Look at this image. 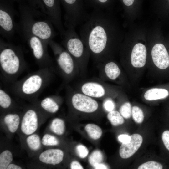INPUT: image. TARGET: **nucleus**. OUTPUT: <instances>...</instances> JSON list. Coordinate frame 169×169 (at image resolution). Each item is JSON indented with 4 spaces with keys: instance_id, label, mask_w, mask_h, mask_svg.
Wrapping results in <instances>:
<instances>
[{
    "instance_id": "24",
    "label": "nucleus",
    "mask_w": 169,
    "mask_h": 169,
    "mask_svg": "<svg viewBox=\"0 0 169 169\" xmlns=\"http://www.w3.org/2000/svg\"><path fill=\"white\" fill-rule=\"evenodd\" d=\"M49 130L58 136H61L64 133L65 129L64 121L62 119L56 117L53 119L49 125Z\"/></svg>"
},
{
    "instance_id": "8",
    "label": "nucleus",
    "mask_w": 169,
    "mask_h": 169,
    "mask_svg": "<svg viewBox=\"0 0 169 169\" xmlns=\"http://www.w3.org/2000/svg\"><path fill=\"white\" fill-rule=\"evenodd\" d=\"M10 0H0V34L8 42L17 31L18 24L15 17L17 12Z\"/></svg>"
},
{
    "instance_id": "31",
    "label": "nucleus",
    "mask_w": 169,
    "mask_h": 169,
    "mask_svg": "<svg viewBox=\"0 0 169 169\" xmlns=\"http://www.w3.org/2000/svg\"><path fill=\"white\" fill-rule=\"evenodd\" d=\"M132 115L134 121L140 124L143 121L144 115L142 110L138 107L134 106L132 109Z\"/></svg>"
},
{
    "instance_id": "40",
    "label": "nucleus",
    "mask_w": 169,
    "mask_h": 169,
    "mask_svg": "<svg viewBox=\"0 0 169 169\" xmlns=\"http://www.w3.org/2000/svg\"><path fill=\"white\" fill-rule=\"evenodd\" d=\"M96 169H107V166L105 164L101 163H99L95 166L94 167Z\"/></svg>"
},
{
    "instance_id": "36",
    "label": "nucleus",
    "mask_w": 169,
    "mask_h": 169,
    "mask_svg": "<svg viewBox=\"0 0 169 169\" xmlns=\"http://www.w3.org/2000/svg\"><path fill=\"white\" fill-rule=\"evenodd\" d=\"M162 139L165 147L169 151V130H166L163 132Z\"/></svg>"
},
{
    "instance_id": "7",
    "label": "nucleus",
    "mask_w": 169,
    "mask_h": 169,
    "mask_svg": "<svg viewBox=\"0 0 169 169\" xmlns=\"http://www.w3.org/2000/svg\"><path fill=\"white\" fill-rule=\"evenodd\" d=\"M27 3L48 16L61 36L64 29L62 20L59 0H27Z\"/></svg>"
},
{
    "instance_id": "10",
    "label": "nucleus",
    "mask_w": 169,
    "mask_h": 169,
    "mask_svg": "<svg viewBox=\"0 0 169 169\" xmlns=\"http://www.w3.org/2000/svg\"><path fill=\"white\" fill-rule=\"evenodd\" d=\"M65 87L69 103L74 110L90 114L96 112L100 108L98 102L95 99L76 91L69 84Z\"/></svg>"
},
{
    "instance_id": "33",
    "label": "nucleus",
    "mask_w": 169,
    "mask_h": 169,
    "mask_svg": "<svg viewBox=\"0 0 169 169\" xmlns=\"http://www.w3.org/2000/svg\"><path fill=\"white\" fill-rule=\"evenodd\" d=\"M162 165L160 163L153 161H150L140 165L138 169H161Z\"/></svg>"
},
{
    "instance_id": "19",
    "label": "nucleus",
    "mask_w": 169,
    "mask_h": 169,
    "mask_svg": "<svg viewBox=\"0 0 169 169\" xmlns=\"http://www.w3.org/2000/svg\"><path fill=\"white\" fill-rule=\"evenodd\" d=\"M153 63L159 68L164 69L169 66V56L165 46L161 44L154 45L151 50Z\"/></svg>"
},
{
    "instance_id": "37",
    "label": "nucleus",
    "mask_w": 169,
    "mask_h": 169,
    "mask_svg": "<svg viewBox=\"0 0 169 169\" xmlns=\"http://www.w3.org/2000/svg\"><path fill=\"white\" fill-rule=\"evenodd\" d=\"M118 138L119 141L122 143H126L130 141V136L127 135L123 134L119 135Z\"/></svg>"
},
{
    "instance_id": "13",
    "label": "nucleus",
    "mask_w": 169,
    "mask_h": 169,
    "mask_svg": "<svg viewBox=\"0 0 169 169\" xmlns=\"http://www.w3.org/2000/svg\"><path fill=\"white\" fill-rule=\"evenodd\" d=\"M72 87L76 91L94 99L105 98L109 93L108 86L99 78L83 80Z\"/></svg>"
},
{
    "instance_id": "32",
    "label": "nucleus",
    "mask_w": 169,
    "mask_h": 169,
    "mask_svg": "<svg viewBox=\"0 0 169 169\" xmlns=\"http://www.w3.org/2000/svg\"><path fill=\"white\" fill-rule=\"evenodd\" d=\"M119 112L123 117L125 119L129 118L132 115V108L129 102L124 103L120 106Z\"/></svg>"
},
{
    "instance_id": "25",
    "label": "nucleus",
    "mask_w": 169,
    "mask_h": 169,
    "mask_svg": "<svg viewBox=\"0 0 169 169\" xmlns=\"http://www.w3.org/2000/svg\"><path fill=\"white\" fill-rule=\"evenodd\" d=\"M114 0H84L87 8L105 10L112 3Z\"/></svg>"
},
{
    "instance_id": "18",
    "label": "nucleus",
    "mask_w": 169,
    "mask_h": 169,
    "mask_svg": "<svg viewBox=\"0 0 169 169\" xmlns=\"http://www.w3.org/2000/svg\"><path fill=\"white\" fill-rule=\"evenodd\" d=\"M130 136V141L126 143H122L120 148V155L123 159L128 158L132 156L140 148L143 141L142 136L139 134H133Z\"/></svg>"
},
{
    "instance_id": "29",
    "label": "nucleus",
    "mask_w": 169,
    "mask_h": 169,
    "mask_svg": "<svg viewBox=\"0 0 169 169\" xmlns=\"http://www.w3.org/2000/svg\"><path fill=\"white\" fill-rule=\"evenodd\" d=\"M107 117L111 124L114 126H117L124 123V120L123 116L119 111L113 110L109 112Z\"/></svg>"
},
{
    "instance_id": "27",
    "label": "nucleus",
    "mask_w": 169,
    "mask_h": 169,
    "mask_svg": "<svg viewBox=\"0 0 169 169\" xmlns=\"http://www.w3.org/2000/svg\"><path fill=\"white\" fill-rule=\"evenodd\" d=\"M13 159V153L10 150L6 149L2 151L0 153V169H7Z\"/></svg>"
},
{
    "instance_id": "15",
    "label": "nucleus",
    "mask_w": 169,
    "mask_h": 169,
    "mask_svg": "<svg viewBox=\"0 0 169 169\" xmlns=\"http://www.w3.org/2000/svg\"><path fill=\"white\" fill-rule=\"evenodd\" d=\"M96 64L99 78L104 81L107 79L115 80L121 74L119 67L114 62L106 60Z\"/></svg>"
},
{
    "instance_id": "14",
    "label": "nucleus",
    "mask_w": 169,
    "mask_h": 169,
    "mask_svg": "<svg viewBox=\"0 0 169 169\" xmlns=\"http://www.w3.org/2000/svg\"><path fill=\"white\" fill-rule=\"evenodd\" d=\"M22 114L18 110L2 113V125L8 134L13 135L19 131Z\"/></svg>"
},
{
    "instance_id": "26",
    "label": "nucleus",
    "mask_w": 169,
    "mask_h": 169,
    "mask_svg": "<svg viewBox=\"0 0 169 169\" xmlns=\"http://www.w3.org/2000/svg\"><path fill=\"white\" fill-rule=\"evenodd\" d=\"M41 139L43 146L47 148L57 146L59 144V139L49 132L44 133Z\"/></svg>"
},
{
    "instance_id": "11",
    "label": "nucleus",
    "mask_w": 169,
    "mask_h": 169,
    "mask_svg": "<svg viewBox=\"0 0 169 169\" xmlns=\"http://www.w3.org/2000/svg\"><path fill=\"white\" fill-rule=\"evenodd\" d=\"M59 0L65 11V26L71 25L75 28L86 20L89 13L84 0Z\"/></svg>"
},
{
    "instance_id": "5",
    "label": "nucleus",
    "mask_w": 169,
    "mask_h": 169,
    "mask_svg": "<svg viewBox=\"0 0 169 169\" xmlns=\"http://www.w3.org/2000/svg\"><path fill=\"white\" fill-rule=\"evenodd\" d=\"M66 28L62 37L61 44L76 61L79 68L80 77H86L90 55L84 42L77 33L75 27L72 25L65 26Z\"/></svg>"
},
{
    "instance_id": "38",
    "label": "nucleus",
    "mask_w": 169,
    "mask_h": 169,
    "mask_svg": "<svg viewBox=\"0 0 169 169\" xmlns=\"http://www.w3.org/2000/svg\"><path fill=\"white\" fill-rule=\"evenodd\" d=\"M70 167L71 169H83L82 166L78 161H74L70 163Z\"/></svg>"
},
{
    "instance_id": "16",
    "label": "nucleus",
    "mask_w": 169,
    "mask_h": 169,
    "mask_svg": "<svg viewBox=\"0 0 169 169\" xmlns=\"http://www.w3.org/2000/svg\"><path fill=\"white\" fill-rule=\"evenodd\" d=\"M61 101L59 95H53L47 96L40 100H36L32 103L35 104L47 116L56 113L59 110Z\"/></svg>"
},
{
    "instance_id": "20",
    "label": "nucleus",
    "mask_w": 169,
    "mask_h": 169,
    "mask_svg": "<svg viewBox=\"0 0 169 169\" xmlns=\"http://www.w3.org/2000/svg\"><path fill=\"white\" fill-rule=\"evenodd\" d=\"M146 49L144 44L139 43L133 47L131 57L132 65L136 68H141L145 64L146 58Z\"/></svg>"
},
{
    "instance_id": "34",
    "label": "nucleus",
    "mask_w": 169,
    "mask_h": 169,
    "mask_svg": "<svg viewBox=\"0 0 169 169\" xmlns=\"http://www.w3.org/2000/svg\"><path fill=\"white\" fill-rule=\"evenodd\" d=\"M77 154L81 158H85L88 155L89 150L87 148L82 145H79L76 147Z\"/></svg>"
},
{
    "instance_id": "21",
    "label": "nucleus",
    "mask_w": 169,
    "mask_h": 169,
    "mask_svg": "<svg viewBox=\"0 0 169 169\" xmlns=\"http://www.w3.org/2000/svg\"><path fill=\"white\" fill-rule=\"evenodd\" d=\"M24 143L25 148L31 156L39 153L43 146L41 138L36 133L25 136Z\"/></svg>"
},
{
    "instance_id": "39",
    "label": "nucleus",
    "mask_w": 169,
    "mask_h": 169,
    "mask_svg": "<svg viewBox=\"0 0 169 169\" xmlns=\"http://www.w3.org/2000/svg\"><path fill=\"white\" fill-rule=\"evenodd\" d=\"M22 167L20 165L12 162L8 166L7 169H22Z\"/></svg>"
},
{
    "instance_id": "4",
    "label": "nucleus",
    "mask_w": 169,
    "mask_h": 169,
    "mask_svg": "<svg viewBox=\"0 0 169 169\" xmlns=\"http://www.w3.org/2000/svg\"><path fill=\"white\" fill-rule=\"evenodd\" d=\"M27 63L22 47L0 39V78L3 82L10 85L26 69Z\"/></svg>"
},
{
    "instance_id": "3",
    "label": "nucleus",
    "mask_w": 169,
    "mask_h": 169,
    "mask_svg": "<svg viewBox=\"0 0 169 169\" xmlns=\"http://www.w3.org/2000/svg\"><path fill=\"white\" fill-rule=\"evenodd\" d=\"M55 72L54 67L39 68L10 84V91L18 97L34 102L53 80Z\"/></svg>"
},
{
    "instance_id": "2",
    "label": "nucleus",
    "mask_w": 169,
    "mask_h": 169,
    "mask_svg": "<svg viewBox=\"0 0 169 169\" xmlns=\"http://www.w3.org/2000/svg\"><path fill=\"white\" fill-rule=\"evenodd\" d=\"M18 8L19 20L17 31L21 35L37 37L49 45L58 33L48 16L26 3L19 4Z\"/></svg>"
},
{
    "instance_id": "6",
    "label": "nucleus",
    "mask_w": 169,
    "mask_h": 169,
    "mask_svg": "<svg viewBox=\"0 0 169 169\" xmlns=\"http://www.w3.org/2000/svg\"><path fill=\"white\" fill-rule=\"evenodd\" d=\"M54 55L58 72L65 85L80 77L78 66L63 46L52 40L49 44Z\"/></svg>"
},
{
    "instance_id": "9",
    "label": "nucleus",
    "mask_w": 169,
    "mask_h": 169,
    "mask_svg": "<svg viewBox=\"0 0 169 169\" xmlns=\"http://www.w3.org/2000/svg\"><path fill=\"white\" fill-rule=\"evenodd\" d=\"M26 106L22 112L19 130L24 137L36 133L47 116L33 103Z\"/></svg>"
},
{
    "instance_id": "1",
    "label": "nucleus",
    "mask_w": 169,
    "mask_h": 169,
    "mask_svg": "<svg viewBox=\"0 0 169 169\" xmlns=\"http://www.w3.org/2000/svg\"><path fill=\"white\" fill-rule=\"evenodd\" d=\"M105 10L93 9L80 25L79 36L96 64L107 60L110 44V20Z\"/></svg>"
},
{
    "instance_id": "22",
    "label": "nucleus",
    "mask_w": 169,
    "mask_h": 169,
    "mask_svg": "<svg viewBox=\"0 0 169 169\" xmlns=\"http://www.w3.org/2000/svg\"><path fill=\"white\" fill-rule=\"evenodd\" d=\"M18 106L8 93L1 87L0 88V108L2 113L17 110Z\"/></svg>"
},
{
    "instance_id": "30",
    "label": "nucleus",
    "mask_w": 169,
    "mask_h": 169,
    "mask_svg": "<svg viewBox=\"0 0 169 169\" xmlns=\"http://www.w3.org/2000/svg\"><path fill=\"white\" fill-rule=\"evenodd\" d=\"M103 158L102 152L99 150H96L90 155L88 160L90 164L94 167L97 164L101 163Z\"/></svg>"
},
{
    "instance_id": "28",
    "label": "nucleus",
    "mask_w": 169,
    "mask_h": 169,
    "mask_svg": "<svg viewBox=\"0 0 169 169\" xmlns=\"http://www.w3.org/2000/svg\"><path fill=\"white\" fill-rule=\"evenodd\" d=\"M85 130L89 136L94 140L99 139L102 134L101 128L95 124H87L85 127Z\"/></svg>"
},
{
    "instance_id": "23",
    "label": "nucleus",
    "mask_w": 169,
    "mask_h": 169,
    "mask_svg": "<svg viewBox=\"0 0 169 169\" xmlns=\"http://www.w3.org/2000/svg\"><path fill=\"white\" fill-rule=\"evenodd\" d=\"M168 95L169 92L165 89L153 88L146 91L144 97L147 100H154L165 98Z\"/></svg>"
},
{
    "instance_id": "42",
    "label": "nucleus",
    "mask_w": 169,
    "mask_h": 169,
    "mask_svg": "<svg viewBox=\"0 0 169 169\" xmlns=\"http://www.w3.org/2000/svg\"></svg>"
},
{
    "instance_id": "41",
    "label": "nucleus",
    "mask_w": 169,
    "mask_h": 169,
    "mask_svg": "<svg viewBox=\"0 0 169 169\" xmlns=\"http://www.w3.org/2000/svg\"><path fill=\"white\" fill-rule=\"evenodd\" d=\"M13 2L18 3L19 4L21 3H25L27 0H10Z\"/></svg>"
},
{
    "instance_id": "35",
    "label": "nucleus",
    "mask_w": 169,
    "mask_h": 169,
    "mask_svg": "<svg viewBox=\"0 0 169 169\" xmlns=\"http://www.w3.org/2000/svg\"><path fill=\"white\" fill-rule=\"evenodd\" d=\"M103 106L104 109L108 112L114 110L115 107V103L110 98L104 100Z\"/></svg>"
},
{
    "instance_id": "17",
    "label": "nucleus",
    "mask_w": 169,
    "mask_h": 169,
    "mask_svg": "<svg viewBox=\"0 0 169 169\" xmlns=\"http://www.w3.org/2000/svg\"><path fill=\"white\" fill-rule=\"evenodd\" d=\"M64 152L61 149L57 148H48L41 152L38 156V161L48 166L59 164L63 161Z\"/></svg>"
},
{
    "instance_id": "12",
    "label": "nucleus",
    "mask_w": 169,
    "mask_h": 169,
    "mask_svg": "<svg viewBox=\"0 0 169 169\" xmlns=\"http://www.w3.org/2000/svg\"><path fill=\"white\" fill-rule=\"evenodd\" d=\"M21 36L28 45L39 68L54 67L53 59L48 51V44L40 38L32 35L23 34Z\"/></svg>"
}]
</instances>
